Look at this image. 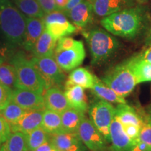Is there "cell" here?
Here are the masks:
<instances>
[{
	"label": "cell",
	"instance_id": "obj_1",
	"mask_svg": "<svg viewBox=\"0 0 151 151\" xmlns=\"http://www.w3.org/2000/svg\"><path fill=\"white\" fill-rule=\"evenodd\" d=\"M26 19L21 11L9 0H0V33L9 46H22Z\"/></svg>",
	"mask_w": 151,
	"mask_h": 151
},
{
	"label": "cell",
	"instance_id": "obj_2",
	"mask_svg": "<svg viewBox=\"0 0 151 151\" xmlns=\"http://www.w3.org/2000/svg\"><path fill=\"white\" fill-rule=\"evenodd\" d=\"M141 23V11L134 8L122 9L101 20V24L107 32L126 39L134 38L140 31Z\"/></svg>",
	"mask_w": 151,
	"mask_h": 151
},
{
	"label": "cell",
	"instance_id": "obj_3",
	"mask_svg": "<svg viewBox=\"0 0 151 151\" xmlns=\"http://www.w3.org/2000/svg\"><path fill=\"white\" fill-rule=\"evenodd\" d=\"M92 64L99 65L108 60L116 53L120 43L109 32L101 29H94L86 36Z\"/></svg>",
	"mask_w": 151,
	"mask_h": 151
},
{
	"label": "cell",
	"instance_id": "obj_4",
	"mask_svg": "<svg viewBox=\"0 0 151 151\" xmlns=\"http://www.w3.org/2000/svg\"><path fill=\"white\" fill-rule=\"evenodd\" d=\"M11 64L16 71L17 88L41 94L46 91L44 81L31 60H29L23 54L18 52L13 57Z\"/></svg>",
	"mask_w": 151,
	"mask_h": 151
},
{
	"label": "cell",
	"instance_id": "obj_5",
	"mask_svg": "<svg viewBox=\"0 0 151 151\" xmlns=\"http://www.w3.org/2000/svg\"><path fill=\"white\" fill-rule=\"evenodd\" d=\"M101 81L123 98L131 94L138 85L134 75L126 62L107 72Z\"/></svg>",
	"mask_w": 151,
	"mask_h": 151
},
{
	"label": "cell",
	"instance_id": "obj_6",
	"mask_svg": "<svg viewBox=\"0 0 151 151\" xmlns=\"http://www.w3.org/2000/svg\"><path fill=\"white\" fill-rule=\"evenodd\" d=\"M31 61L44 81L46 90L55 86H60L65 82V75L57 63L54 55L34 57Z\"/></svg>",
	"mask_w": 151,
	"mask_h": 151
},
{
	"label": "cell",
	"instance_id": "obj_7",
	"mask_svg": "<svg viewBox=\"0 0 151 151\" xmlns=\"http://www.w3.org/2000/svg\"><path fill=\"white\" fill-rule=\"evenodd\" d=\"M90 119L102 134L105 139L110 143L109 129L113 120L116 116V108L112 104L99 99L92 104L89 107Z\"/></svg>",
	"mask_w": 151,
	"mask_h": 151
},
{
	"label": "cell",
	"instance_id": "obj_8",
	"mask_svg": "<svg viewBox=\"0 0 151 151\" xmlns=\"http://www.w3.org/2000/svg\"><path fill=\"white\" fill-rule=\"evenodd\" d=\"M78 135L84 146L90 151H102L109 142L90 119L85 117L78 129Z\"/></svg>",
	"mask_w": 151,
	"mask_h": 151
},
{
	"label": "cell",
	"instance_id": "obj_9",
	"mask_svg": "<svg viewBox=\"0 0 151 151\" xmlns=\"http://www.w3.org/2000/svg\"><path fill=\"white\" fill-rule=\"evenodd\" d=\"M46 29L57 40L74 33L76 27L68 20L63 11H55L43 17Z\"/></svg>",
	"mask_w": 151,
	"mask_h": 151
},
{
	"label": "cell",
	"instance_id": "obj_10",
	"mask_svg": "<svg viewBox=\"0 0 151 151\" xmlns=\"http://www.w3.org/2000/svg\"><path fill=\"white\" fill-rule=\"evenodd\" d=\"M57 63L63 71H70L78 67L86 58L83 43L77 41L75 46L70 49L54 52Z\"/></svg>",
	"mask_w": 151,
	"mask_h": 151
},
{
	"label": "cell",
	"instance_id": "obj_11",
	"mask_svg": "<svg viewBox=\"0 0 151 151\" xmlns=\"http://www.w3.org/2000/svg\"><path fill=\"white\" fill-rule=\"evenodd\" d=\"M11 101L26 111H44L46 109L43 94L29 90H14Z\"/></svg>",
	"mask_w": 151,
	"mask_h": 151
},
{
	"label": "cell",
	"instance_id": "obj_12",
	"mask_svg": "<svg viewBox=\"0 0 151 151\" xmlns=\"http://www.w3.org/2000/svg\"><path fill=\"white\" fill-rule=\"evenodd\" d=\"M65 14L76 27L84 28L92 22L94 14L93 7L90 1L83 0Z\"/></svg>",
	"mask_w": 151,
	"mask_h": 151
},
{
	"label": "cell",
	"instance_id": "obj_13",
	"mask_svg": "<svg viewBox=\"0 0 151 151\" xmlns=\"http://www.w3.org/2000/svg\"><path fill=\"white\" fill-rule=\"evenodd\" d=\"M46 27L43 18H27L26 29L22 46L27 51L32 52L39 38Z\"/></svg>",
	"mask_w": 151,
	"mask_h": 151
},
{
	"label": "cell",
	"instance_id": "obj_14",
	"mask_svg": "<svg viewBox=\"0 0 151 151\" xmlns=\"http://www.w3.org/2000/svg\"><path fill=\"white\" fill-rule=\"evenodd\" d=\"M111 146L122 151H131L134 143L128 137L123 126L116 116H115L109 129Z\"/></svg>",
	"mask_w": 151,
	"mask_h": 151
},
{
	"label": "cell",
	"instance_id": "obj_15",
	"mask_svg": "<svg viewBox=\"0 0 151 151\" xmlns=\"http://www.w3.org/2000/svg\"><path fill=\"white\" fill-rule=\"evenodd\" d=\"M43 111H27L16 123L11 125L12 132H27L40 127L43 119Z\"/></svg>",
	"mask_w": 151,
	"mask_h": 151
},
{
	"label": "cell",
	"instance_id": "obj_16",
	"mask_svg": "<svg viewBox=\"0 0 151 151\" xmlns=\"http://www.w3.org/2000/svg\"><path fill=\"white\" fill-rule=\"evenodd\" d=\"M46 108L61 114L71 108L65 93L58 87H52L45 92L44 96Z\"/></svg>",
	"mask_w": 151,
	"mask_h": 151
},
{
	"label": "cell",
	"instance_id": "obj_17",
	"mask_svg": "<svg viewBox=\"0 0 151 151\" xmlns=\"http://www.w3.org/2000/svg\"><path fill=\"white\" fill-rule=\"evenodd\" d=\"M65 88L64 93L71 108L84 113L86 112L88 109V104L84 88L73 85L65 86Z\"/></svg>",
	"mask_w": 151,
	"mask_h": 151
},
{
	"label": "cell",
	"instance_id": "obj_18",
	"mask_svg": "<svg viewBox=\"0 0 151 151\" xmlns=\"http://www.w3.org/2000/svg\"><path fill=\"white\" fill-rule=\"evenodd\" d=\"M95 76L86 68L77 67L69 73L65 86L73 85L82 87L84 89L91 90L94 84Z\"/></svg>",
	"mask_w": 151,
	"mask_h": 151
},
{
	"label": "cell",
	"instance_id": "obj_19",
	"mask_svg": "<svg viewBox=\"0 0 151 151\" xmlns=\"http://www.w3.org/2000/svg\"><path fill=\"white\" fill-rule=\"evenodd\" d=\"M94 14L100 18L122 10L126 6L127 0H92Z\"/></svg>",
	"mask_w": 151,
	"mask_h": 151
},
{
	"label": "cell",
	"instance_id": "obj_20",
	"mask_svg": "<svg viewBox=\"0 0 151 151\" xmlns=\"http://www.w3.org/2000/svg\"><path fill=\"white\" fill-rule=\"evenodd\" d=\"M57 41L58 40L45 29L42 35L37 40L35 48L32 52L34 57L41 58L54 55Z\"/></svg>",
	"mask_w": 151,
	"mask_h": 151
},
{
	"label": "cell",
	"instance_id": "obj_21",
	"mask_svg": "<svg viewBox=\"0 0 151 151\" xmlns=\"http://www.w3.org/2000/svg\"><path fill=\"white\" fill-rule=\"evenodd\" d=\"M134 75L137 84L151 81V63L135 56L126 61Z\"/></svg>",
	"mask_w": 151,
	"mask_h": 151
},
{
	"label": "cell",
	"instance_id": "obj_22",
	"mask_svg": "<svg viewBox=\"0 0 151 151\" xmlns=\"http://www.w3.org/2000/svg\"><path fill=\"white\" fill-rule=\"evenodd\" d=\"M49 140L58 151H65L73 146L83 143L78 133L72 132H62L50 134Z\"/></svg>",
	"mask_w": 151,
	"mask_h": 151
},
{
	"label": "cell",
	"instance_id": "obj_23",
	"mask_svg": "<svg viewBox=\"0 0 151 151\" xmlns=\"http://www.w3.org/2000/svg\"><path fill=\"white\" fill-rule=\"evenodd\" d=\"M92 91L95 94L99 99L104 100L111 104H127L124 98L117 94L114 90L107 86L106 85L95 76V81L93 88H92Z\"/></svg>",
	"mask_w": 151,
	"mask_h": 151
},
{
	"label": "cell",
	"instance_id": "obj_24",
	"mask_svg": "<svg viewBox=\"0 0 151 151\" xmlns=\"http://www.w3.org/2000/svg\"><path fill=\"white\" fill-rule=\"evenodd\" d=\"M60 115L64 132L72 133H77L81 122L86 117L84 113L71 107L62 112Z\"/></svg>",
	"mask_w": 151,
	"mask_h": 151
},
{
	"label": "cell",
	"instance_id": "obj_25",
	"mask_svg": "<svg viewBox=\"0 0 151 151\" xmlns=\"http://www.w3.org/2000/svg\"><path fill=\"white\" fill-rule=\"evenodd\" d=\"M116 116L122 125L135 124L141 127L144 122L135 109L127 104H118L116 108Z\"/></svg>",
	"mask_w": 151,
	"mask_h": 151
},
{
	"label": "cell",
	"instance_id": "obj_26",
	"mask_svg": "<svg viewBox=\"0 0 151 151\" xmlns=\"http://www.w3.org/2000/svg\"><path fill=\"white\" fill-rule=\"evenodd\" d=\"M41 127L49 134L64 132L60 113L48 109H45Z\"/></svg>",
	"mask_w": 151,
	"mask_h": 151
},
{
	"label": "cell",
	"instance_id": "obj_27",
	"mask_svg": "<svg viewBox=\"0 0 151 151\" xmlns=\"http://www.w3.org/2000/svg\"><path fill=\"white\" fill-rule=\"evenodd\" d=\"M14 2L26 18H43L45 16L37 0H14Z\"/></svg>",
	"mask_w": 151,
	"mask_h": 151
},
{
	"label": "cell",
	"instance_id": "obj_28",
	"mask_svg": "<svg viewBox=\"0 0 151 151\" xmlns=\"http://www.w3.org/2000/svg\"><path fill=\"white\" fill-rule=\"evenodd\" d=\"M0 151H28L25 134L19 132H13L0 146Z\"/></svg>",
	"mask_w": 151,
	"mask_h": 151
},
{
	"label": "cell",
	"instance_id": "obj_29",
	"mask_svg": "<svg viewBox=\"0 0 151 151\" xmlns=\"http://www.w3.org/2000/svg\"><path fill=\"white\" fill-rule=\"evenodd\" d=\"M28 151H34L43 143L50 139V134L41 127L24 134Z\"/></svg>",
	"mask_w": 151,
	"mask_h": 151
},
{
	"label": "cell",
	"instance_id": "obj_30",
	"mask_svg": "<svg viewBox=\"0 0 151 151\" xmlns=\"http://www.w3.org/2000/svg\"><path fill=\"white\" fill-rule=\"evenodd\" d=\"M0 83L12 90L18 88L16 71L11 64L4 62L0 64Z\"/></svg>",
	"mask_w": 151,
	"mask_h": 151
},
{
	"label": "cell",
	"instance_id": "obj_31",
	"mask_svg": "<svg viewBox=\"0 0 151 151\" xmlns=\"http://www.w3.org/2000/svg\"><path fill=\"white\" fill-rule=\"evenodd\" d=\"M27 111L25 109H22L17 104L11 101L4 109L0 111V113L2 115L11 126L16 123Z\"/></svg>",
	"mask_w": 151,
	"mask_h": 151
},
{
	"label": "cell",
	"instance_id": "obj_32",
	"mask_svg": "<svg viewBox=\"0 0 151 151\" xmlns=\"http://www.w3.org/2000/svg\"><path fill=\"white\" fill-rule=\"evenodd\" d=\"M138 140L144 143L148 147V151H151V120H147L141 127Z\"/></svg>",
	"mask_w": 151,
	"mask_h": 151
},
{
	"label": "cell",
	"instance_id": "obj_33",
	"mask_svg": "<svg viewBox=\"0 0 151 151\" xmlns=\"http://www.w3.org/2000/svg\"><path fill=\"white\" fill-rule=\"evenodd\" d=\"M13 90L0 83V111L9 104L12 99Z\"/></svg>",
	"mask_w": 151,
	"mask_h": 151
},
{
	"label": "cell",
	"instance_id": "obj_34",
	"mask_svg": "<svg viewBox=\"0 0 151 151\" xmlns=\"http://www.w3.org/2000/svg\"><path fill=\"white\" fill-rule=\"evenodd\" d=\"M11 134L10 124L0 113V146L9 139Z\"/></svg>",
	"mask_w": 151,
	"mask_h": 151
},
{
	"label": "cell",
	"instance_id": "obj_35",
	"mask_svg": "<svg viewBox=\"0 0 151 151\" xmlns=\"http://www.w3.org/2000/svg\"><path fill=\"white\" fill-rule=\"evenodd\" d=\"M76 41H76L75 39L71 37H64L60 38L58 40V43L56 44L55 52L70 49L75 46Z\"/></svg>",
	"mask_w": 151,
	"mask_h": 151
},
{
	"label": "cell",
	"instance_id": "obj_36",
	"mask_svg": "<svg viewBox=\"0 0 151 151\" xmlns=\"http://www.w3.org/2000/svg\"><path fill=\"white\" fill-rule=\"evenodd\" d=\"M122 126H123V128L126 134L130 138L132 142L134 143L136 141H138L141 129L140 127L135 125V124H126V125Z\"/></svg>",
	"mask_w": 151,
	"mask_h": 151
},
{
	"label": "cell",
	"instance_id": "obj_37",
	"mask_svg": "<svg viewBox=\"0 0 151 151\" xmlns=\"http://www.w3.org/2000/svg\"><path fill=\"white\" fill-rule=\"evenodd\" d=\"M45 15L58 11L55 0H37Z\"/></svg>",
	"mask_w": 151,
	"mask_h": 151
},
{
	"label": "cell",
	"instance_id": "obj_38",
	"mask_svg": "<svg viewBox=\"0 0 151 151\" xmlns=\"http://www.w3.org/2000/svg\"><path fill=\"white\" fill-rule=\"evenodd\" d=\"M34 151H58L50 140L43 143Z\"/></svg>",
	"mask_w": 151,
	"mask_h": 151
},
{
	"label": "cell",
	"instance_id": "obj_39",
	"mask_svg": "<svg viewBox=\"0 0 151 151\" xmlns=\"http://www.w3.org/2000/svg\"><path fill=\"white\" fill-rule=\"evenodd\" d=\"M138 57L144 61L151 63V46L148 48H147L145 51L139 54Z\"/></svg>",
	"mask_w": 151,
	"mask_h": 151
},
{
	"label": "cell",
	"instance_id": "obj_40",
	"mask_svg": "<svg viewBox=\"0 0 151 151\" xmlns=\"http://www.w3.org/2000/svg\"><path fill=\"white\" fill-rule=\"evenodd\" d=\"M83 0H69L67 6H66L65 10L63 11L64 13H65V14L67 13L68 11H70L71 9H73V7L76 6L77 4H78L81 2Z\"/></svg>",
	"mask_w": 151,
	"mask_h": 151
},
{
	"label": "cell",
	"instance_id": "obj_41",
	"mask_svg": "<svg viewBox=\"0 0 151 151\" xmlns=\"http://www.w3.org/2000/svg\"><path fill=\"white\" fill-rule=\"evenodd\" d=\"M69 0H55L58 11H64L67 6Z\"/></svg>",
	"mask_w": 151,
	"mask_h": 151
},
{
	"label": "cell",
	"instance_id": "obj_42",
	"mask_svg": "<svg viewBox=\"0 0 151 151\" xmlns=\"http://www.w3.org/2000/svg\"><path fill=\"white\" fill-rule=\"evenodd\" d=\"M85 146L83 143H81V144L77 145V146H75L71 148L69 150H67L65 151H85Z\"/></svg>",
	"mask_w": 151,
	"mask_h": 151
},
{
	"label": "cell",
	"instance_id": "obj_43",
	"mask_svg": "<svg viewBox=\"0 0 151 151\" xmlns=\"http://www.w3.org/2000/svg\"><path fill=\"white\" fill-rule=\"evenodd\" d=\"M102 151H122V150H118V149H117L116 148H114L113 146H108L104 150H102Z\"/></svg>",
	"mask_w": 151,
	"mask_h": 151
},
{
	"label": "cell",
	"instance_id": "obj_44",
	"mask_svg": "<svg viewBox=\"0 0 151 151\" xmlns=\"http://www.w3.org/2000/svg\"><path fill=\"white\" fill-rule=\"evenodd\" d=\"M131 151H143V150H141V149L137 146V143H134L133 146H132V148L131 149Z\"/></svg>",
	"mask_w": 151,
	"mask_h": 151
},
{
	"label": "cell",
	"instance_id": "obj_45",
	"mask_svg": "<svg viewBox=\"0 0 151 151\" xmlns=\"http://www.w3.org/2000/svg\"><path fill=\"white\" fill-rule=\"evenodd\" d=\"M148 41L149 42L151 43V30H150V35H149V39H148Z\"/></svg>",
	"mask_w": 151,
	"mask_h": 151
},
{
	"label": "cell",
	"instance_id": "obj_46",
	"mask_svg": "<svg viewBox=\"0 0 151 151\" xmlns=\"http://www.w3.org/2000/svg\"><path fill=\"white\" fill-rule=\"evenodd\" d=\"M3 62V59H2V58H1V56H0V64L1 63V62Z\"/></svg>",
	"mask_w": 151,
	"mask_h": 151
},
{
	"label": "cell",
	"instance_id": "obj_47",
	"mask_svg": "<svg viewBox=\"0 0 151 151\" xmlns=\"http://www.w3.org/2000/svg\"><path fill=\"white\" fill-rule=\"evenodd\" d=\"M149 119L151 120V110L150 111V116H149Z\"/></svg>",
	"mask_w": 151,
	"mask_h": 151
}]
</instances>
